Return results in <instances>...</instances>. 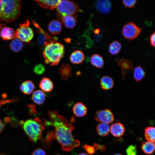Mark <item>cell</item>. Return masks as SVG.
Here are the masks:
<instances>
[{
    "label": "cell",
    "mask_w": 155,
    "mask_h": 155,
    "mask_svg": "<svg viewBox=\"0 0 155 155\" xmlns=\"http://www.w3.org/2000/svg\"><path fill=\"white\" fill-rule=\"evenodd\" d=\"M111 5V3L110 1L105 0L97 1L95 4L96 8L104 14L107 13L110 11Z\"/></svg>",
    "instance_id": "7c38bea8"
},
{
    "label": "cell",
    "mask_w": 155,
    "mask_h": 155,
    "mask_svg": "<svg viewBox=\"0 0 155 155\" xmlns=\"http://www.w3.org/2000/svg\"><path fill=\"white\" fill-rule=\"evenodd\" d=\"M32 155H46V154L45 151L43 149L38 148L33 152Z\"/></svg>",
    "instance_id": "d590c367"
},
{
    "label": "cell",
    "mask_w": 155,
    "mask_h": 155,
    "mask_svg": "<svg viewBox=\"0 0 155 155\" xmlns=\"http://www.w3.org/2000/svg\"><path fill=\"white\" fill-rule=\"evenodd\" d=\"M94 32L95 34H98L100 32V30L97 28L94 30Z\"/></svg>",
    "instance_id": "60d3db41"
},
{
    "label": "cell",
    "mask_w": 155,
    "mask_h": 155,
    "mask_svg": "<svg viewBox=\"0 0 155 155\" xmlns=\"http://www.w3.org/2000/svg\"><path fill=\"white\" fill-rule=\"evenodd\" d=\"M100 84L102 89L108 90L113 87L114 82L111 77L108 76H104L101 78Z\"/></svg>",
    "instance_id": "7402d4cb"
},
{
    "label": "cell",
    "mask_w": 155,
    "mask_h": 155,
    "mask_svg": "<svg viewBox=\"0 0 155 155\" xmlns=\"http://www.w3.org/2000/svg\"><path fill=\"white\" fill-rule=\"evenodd\" d=\"M21 8L20 0H0V21L13 22L19 16Z\"/></svg>",
    "instance_id": "7a4b0ae2"
},
{
    "label": "cell",
    "mask_w": 155,
    "mask_h": 155,
    "mask_svg": "<svg viewBox=\"0 0 155 155\" xmlns=\"http://www.w3.org/2000/svg\"><path fill=\"white\" fill-rule=\"evenodd\" d=\"M115 60L118 65L121 67V73L123 79L124 80L126 74L131 72L133 69L132 63L131 61L124 58H116Z\"/></svg>",
    "instance_id": "30bf717a"
},
{
    "label": "cell",
    "mask_w": 155,
    "mask_h": 155,
    "mask_svg": "<svg viewBox=\"0 0 155 155\" xmlns=\"http://www.w3.org/2000/svg\"><path fill=\"white\" fill-rule=\"evenodd\" d=\"M45 70L44 66L43 65L40 63L36 65L33 69L34 73L38 75H41L44 73Z\"/></svg>",
    "instance_id": "4dcf8cb0"
},
{
    "label": "cell",
    "mask_w": 155,
    "mask_h": 155,
    "mask_svg": "<svg viewBox=\"0 0 155 155\" xmlns=\"http://www.w3.org/2000/svg\"><path fill=\"white\" fill-rule=\"evenodd\" d=\"M126 152L127 155H137L136 146L133 145H129L126 150Z\"/></svg>",
    "instance_id": "1f68e13d"
},
{
    "label": "cell",
    "mask_w": 155,
    "mask_h": 155,
    "mask_svg": "<svg viewBox=\"0 0 155 155\" xmlns=\"http://www.w3.org/2000/svg\"><path fill=\"white\" fill-rule=\"evenodd\" d=\"M28 106L30 108V115L33 114L35 115L37 113L35 109V105L33 104H30Z\"/></svg>",
    "instance_id": "74e56055"
},
{
    "label": "cell",
    "mask_w": 155,
    "mask_h": 155,
    "mask_svg": "<svg viewBox=\"0 0 155 155\" xmlns=\"http://www.w3.org/2000/svg\"><path fill=\"white\" fill-rule=\"evenodd\" d=\"M60 0H36L35 1L40 7L45 9L52 10L56 8Z\"/></svg>",
    "instance_id": "5bb4252c"
},
{
    "label": "cell",
    "mask_w": 155,
    "mask_h": 155,
    "mask_svg": "<svg viewBox=\"0 0 155 155\" xmlns=\"http://www.w3.org/2000/svg\"><path fill=\"white\" fill-rule=\"evenodd\" d=\"M94 118L97 121L108 124L111 123L114 120L113 112L111 110L108 108L97 110Z\"/></svg>",
    "instance_id": "9c48e42d"
},
{
    "label": "cell",
    "mask_w": 155,
    "mask_h": 155,
    "mask_svg": "<svg viewBox=\"0 0 155 155\" xmlns=\"http://www.w3.org/2000/svg\"><path fill=\"white\" fill-rule=\"evenodd\" d=\"M113 155H123L120 154H114Z\"/></svg>",
    "instance_id": "f6af8a7d"
},
{
    "label": "cell",
    "mask_w": 155,
    "mask_h": 155,
    "mask_svg": "<svg viewBox=\"0 0 155 155\" xmlns=\"http://www.w3.org/2000/svg\"><path fill=\"white\" fill-rule=\"evenodd\" d=\"M32 22L36 28V32L38 34V43L41 47L43 48L50 43L56 42L58 40L57 38L52 37L48 34L34 20H32Z\"/></svg>",
    "instance_id": "52a82bcc"
},
{
    "label": "cell",
    "mask_w": 155,
    "mask_h": 155,
    "mask_svg": "<svg viewBox=\"0 0 155 155\" xmlns=\"http://www.w3.org/2000/svg\"><path fill=\"white\" fill-rule=\"evenodd\" d=\"M91 64L94 66L98 68H102L104 64L103 57L100 55L95 54L92 55L90 57Z\"/></svg>",
    "instance_id": "d4e9b609"
},
{
    "label": "cell",
    "mask_w": 155,
    "mask_h": 155,
    "mask_svg": "<svg viewBox=\"0 0 155 155\" xmlns=\"http://www.w3.org/2000/svg\"><path fill=\"white\" fill-rule=\"evenodd\" d=\"M5 125L0 120V133L2 131L5 127Z\"/></svg>",
    "instance_id": "ab89813d"
},
{
    "label": "cell",
    "mask_w": 155,
    "mask_h": 155,
    "mask_svg": "<svg viewBox=\"0 0 155 155\" xmlns=\"http://www.w3.org/2000/svg\"><path fill=\"white\" fill-rule=\"evenodd\" d=\"M48 29L51 34L54 35L58 34L61 31L62 25L59 21L53 20L49 23Z\"/></svg>",
    "instance_id": "e0dca14e"
},
{
    "label": "cell",
    "mask_w": 155,
    "mask_h": 155,
    "mask_svg": "<svg viewBox=\"0 0 155 155\" xmlns=\"http://www.w3.org/2000/svg\"><path fill=\"white\" fill-rule=\"evenodd\" d=\"M56 8L57 16L73 15L83 11L75 2L66 0H60Z\"/></svg>",
    "instance_id": "5b68a950"
},
{
    "label": "cell",
    "mask_w": 155,
    "mask_h": 155,
    "mask_svg": "<svg viewBox=\"0 0 155 155\" xmlns=\"http://www.w3.org/2000/svg\"><path fill=\"white\" fill-rule=\"evenodd\" d=\"M35 85L30 80H26L23 82L20 86L21 91L24 94H31L35 88Z\"/></svg>",
    "instance_id": "cb8c5ba5"
},
{
    "label": "cell",
    "mask_w": 155,
    "mask_h": 155,
    "mask_svg": "<svg viewBox=\"0 0 155 155\" xmlns=\"http://www.w3.org/2000/svg\"><path fill=\"white\" fill-rule=\"evenodd\" d=\"M23 46V44L22 42L16 38L13 39L9 44L10 49L15 52H18L20 51Z\"/></svg>",
    "instance_id": "f1b7e54d"
},
{
    "label": "cell",
    "mask_w": 155,
    "mask_h": 155,
    "mask_svg": "<svg viewBox=\"0 0 155 155\" xmlns=\"http://www.w3.org/2000/svg\"><path fill=\"white\" fill-rule=\"evenodd\" d=\"M121 48V45L119 42L114 41L109 45L108 51L109 52L113 55L117 54Z\"/></svg>",
    "instance_id": "f546056e"
},
{
    "label": "cell",
    "mask_w": 155,
    "mask_h": 155,
    "mask_svg": "<svg viewBox=\"0 0 155 155\" xmlns=\"http://www.w3.org/2000/svg\"><path fill=\"white\" fill-rule=\"evenodd\" d=\"M125 128L123 125L120 123H115L113 124L110 127V131L114 137L121 136L125 132Z\"/></svg>",
    "instance_id": "9a60e30c"
},
{
    "label": "cell",
    "mask_w": 155,
    "mask_h": 155,
    "mask_svg": "<svg viewBox=\"0 0 155 155\" xmlns=\"http://www.w3.org/2000/svg\"><path fill=\"white\" fill-rule=\"evenodd\" d=\"M74 115L78 117H82L87 114V108L86 106L81 102L75 103L73 107Z\"/></svg>",
    "instance_id": "2e32d148"
},
{
    "label": "cell",
    "mask_w": 155,
    "mask_h": 155,
    "mask_svg": "<svg viewBox=\"0 0 155 155\" xmlns=\"http://www.w3.org/2000/svg\"><path fill=\"white\" fill-rule=\"evenodd\" d=\"M146 75V72L140 65L135 67L133 71V78L136 82L141 81Z\"/></svg>",
    "instance_id": "4316f807"
},
{
    "label": "cell",
    "mask_w": 155,
    "mask_h": 155,
    "mask_svg": "<svg viewBox=\"0 0 155 155\" xmlns=\"http://www.w3.org/2000/svg\"><path fill=\"white\" fill-rule=\"evenodd\" d=\"M78 155H88L84 152H82L79 154Z\"/></svg>",
    "instance_id": "7bdbcfd3"
},
{
    "label": "cell",
    "mask_w": 155,
    "mask_h": 155,
    "mask_svg": "<svg viewBox=\"0 0 155 155\" xmlns=\"http://www.w3.org/2000/svg\"><path fill=\"white\" fill-rule=\"evenodd\" d=\"M60 155V154H58V155Z\"/></svg>",
    "instance_id": "bcb514c9"
},
{
    "label": "cell",
    "mask_w": 155,
    "mask_h": 155,
    "mask_svg": "<svg viewBox=\"0 0 155 155\" xmlns=\"http://www.w3.org/2000/svg\"><path fill=\"white\" fill-rule=\"evenodd\" d=\"M82 147L90 155H92L95 152V150L93 146L84 144L82 146Z\"/></svg>",
    "instance_id": "d6a6232c"
},
{
    "label": "cell",
    "mask_w": 155,
    "mask_h": 155,
    "mask_svg": "<svg viewBox=\"0 0 155 155\" xmlns=\"http://www.w3.org/2000/svg\"><path fill=\"white\" fill-rule=\"evenodd\" d=\"M39 86L43 91L47 92L52 91L54 87L52 81L46 77H44L41 80Z\"/></svg>",
    "instance_id": "ac0fdd59"
},
{
    "label": "cell",
    "mask_w": 155,
    "mask_h": 155,
    "mask_svg": "<svg viewBox=\"0 0 155 155\" xmlns=\"http://www.w3.org/2000/svg\"><path fill=\"white\" fill-rule=\"evenodd\" d=\"M14 101L15 100H14L13 99L8 100H1L0 101V104H1V105H3L6 103Z\"/></svg>",
    "instance_id": "f35d334b"
},
{
    "label": "cell",
    "mask_w": 155,
    "mask_h": 155,
    "mask_svg": "<svg viewBox=\"0 0 155 155\" xmlns=\"http://www.w3.org/2000/svg\"><path fill=\"white\" fill-rule=\"evenodd\" d=\"M28 20L26 22L19 24V27L16 31V37L22 42L29 43L32 39L34 33L32 29L30 27Z\"/></svg>",
    "instance_id": "8992f818"
},
{
    "label": "cell",
    "mask_w": 155,
    "mask_h": 155,
    "mask_svg": "<svg viewBox=\"0 0 155 155\" xmlns=\"http://www.w3.org/2000/svg\"><path fill=\"white\" fill-rule=\"evenodd\" d=\"M59 21L62 23L67 28H72L78 22L77 15H67L64 16H57Z\"/></svg>",
    "instance_id": "8fae6325"
},
{
    "label": "cell",
    "mask_w": 155,
    "mask_h": 155,
    "mask_svg": "<svg viewBox=\"0 0 155 155\" xmlns=\"http://www.w3.org/2000/svg\"><path fill=\"white\" fill-rule=\"evenodd\" d=\"M96 129L98 134L102 137L107 135L110 130V127L108 124L101 123L96 126Z\"/></svg>",
    "instance_id": "484cf974"
},
{
    "label": "cell",
    "mask_w": 155,
    "mask_h": 155,
    "mask_svg": "<svg viewBox=\"0 0 155 155\" xmlns=\"http://www.w3.org/2000/svg\"><path fill=\"white\" fill-rule=\"evenodd\" d=\"M155 128L153 126H148L144 129V136L147 141L154 142Z\"/></svg>",
    "instance_id": "83f0119b"
},
{
    "label": "cell",
    "mask_w": 155,
    "mask_h": 155,
    "mask_svg": "<svg viewBox=\"0 0 155 155\" xmlns=\"http://www.w3.org/2000/svg\"><path fill=\"white\" fill-rule=\"evenodd\" d=\"M41 120L38 118L34 119H29L23 124V128L29 140L36 143L40 140L44 129L40 123Z\"/></svg>",
    "instance_id": "277c9868"
},
{
    "label": "cell",
    "mask_w": 155,
    "mask_h": 155,
    "mask_svg": "<svg viewBox=\"0 0 155 155\" xmlns=\"http://www.w3.org/2000/svg\"><path fill=\"white\" fill-rule=\"evenodd\" d=\"M155 33L154 32L152 33L150 36L149 37V43L151 46L154 47L155 45Z\"/></svg>",
    "instance_id": "8d00e7d4"
},
{
    "label": "cell",
    "mask_w": 155,
    "mask_h": 155,
    "mask_svg": "<svg viewBox=\"0 0 155 155\" xmlns=\"http://www.w3.org/2000/svg\"><path fill=\"white\" fill-rule=\"evenodd\" d=\"M142 30V28L138 26L135 23L130 22L123 26L122 32L125 38L131 40L137 38Z\"/></svg>",
    "instance_id": "ba28073f"
},
{
    "label": "cell",
    "mask_w": 155,
    "mask_h": 155,
    "mask_svg": "<svg viewBox=\"0 0 155 155\" xmlns=\"http://www.w3.org/2000/svg\"><path fill=\"white\" fill-rule=\"evenodd\" d=\"M141 148L143 152L147 155L152 154L154 151V142L143 141L141 144Z\"/></svg>",
    "instance_id": "603a6c76"
},
{
    "label": "cell",
    "mask_w": 155,
    "mask_h": 155,
    "mask_svg": "<svg viewBox=\"0 0 155 155\" xmlns=\"http://www.w3.org/2000/svg\"><path fill=\"white\" fill-rule=\"evenodd\" d=\"M4 26V24H0V31L2 28Z\"/></svg>",
    "instance_id": "ee69618b"
},
{
    "label": "cell",
    "mask_w": 155,
    "mask_h": 155,
    "mask_svg": "<svg viewBox=\"0 0 155 155\" xmlns=\"http://www.w3.org/2000/svg\"><path fill=\"white\" fill-rule=\"evenodd\" d=\"M0 36L3 40H9L16 38V31L5 25L0 31Z\"/></svg>",
    "instance_id": "4fadbf2b"
},
{
    "label": "cell",
    "mask_w": 155,
    "mask_h": 155,
    "mask_svg": "<svg viewBox=\"0 0 155 155\" xmlns=\"http://www.w3.org/2000/svg\"><path fill=\"white\" fill-rule=\"evenodd\" d=\"M48 115L50 119V126L55 128L54 139L61 145L64 151L69 152L80 144L79 140L74 139L72 132L75 129L72 123L75 121L74 117H71L70 122L59 115L58 111L49 110Z\"/></svg>",
    "instance_id": "6da1fadb"
},
{
    "label": "cell",
    "mask_w": 155,
    "mask_h": 155,
    "mask_svg": "<svg viewBox=\"0 0 155 155\" xmlns=\"http://www.w3.org/2000/svg\"><path fill=\"white\" fill-rule=\"evenodd\" d=\"M137 1L136 0H124L123 1L122 3L125 7L131 8L135 6Z\"/></svg>",
    "instance_id": "836d02e7"
},
{
    "label": "cell",
    "mask_w": 155,
    "mask_h": 155,
    "mask_svg": "<svg viewBox=\"0 0 155 155\" xmlns=\"http://www.w3.org/2000/svg\"><path fill=\"white\" fill-rule=\"evenodd\" d=\"M72 68L68 64H63L59 70V74L61 78L66 80L69 79L71 75Z\"/></svg>",
    "instance_id": "d6986e66"
},
{
    "label": "cell",
    "mask_w": 155,
    "mask_h": 155,
    "mask_svg": "<svg viewBox=\"0 0 155 155\" xmlns=\"http://www.w3.org/2000/svg\"><path fill=\"white\" fill-rule=\"evenodd\" d=\"M10 119L9 117H6L4 119V121L6 123H8L10 121Z\"/></svg>",
    "instance_id": "b9f144b4"
},
{
    "label": "cell",
    "mask_w": 155,
    "mask_h": 155,
    "mask_svg": "<svg viewBox=\"0 0 155 155\" xmlns=\"http://www.w3.org/2000/svg\"><path fill=\"white\" fill-rule=\"evenodd\" d=\"M65 51L64 46L61 43L55 42L47 44L43 52L45 62L51 66L57 65L63 57Z\"/></svg>",
    "instance_id": "3957f363"
},
{
    "label": "cell",
    "mask_w": 155,
    "mask_h": 155,
    "mask_svg": "<svg viewBox=\"0 0 155 155\" xmlns=\"http://www.w3.org/2000/svg\"></svg>",
    "instance_id": "7dc6e473"
},
{
    "label": "cell",
    "mask_w": 155,
    "mask_h": 155,
    "mask_svg": "<svg viewBox=\"0 0 155 155\" xmlns=\"http://www.w3.org/2000/svg\"><path fill=\"white\" fill-rule=\"evenodd\" d=\"M93 146L95 150L96 151L100 150V152H102L105 151L106 150V146L103 144L94 142L93 143Z\"/></svg>",
    "instance_id": "e575fe53"
},
{
    "label": "cell",
    "mask_w": 155,
    "mask_h": 155,
    "mask_svg": "<svg viewBox=\"0 0 155 155\" xmlns=\"http://www.w3.org/2000/svg\"><path fill=\"white\" fill-rule=\"evenodd\" d=\"M46 96V95L43 91L38 90L34 92L32 96V99L34 103L40 105L44 103Z\"/></svg>",
    "instance_id": "44dd1931"
},
{
    "label": "cell",
    "mask_w": 155,
    "mask_h": 155,
    "mask_svg": "<svg viewBox=\"0 0 155 155\" xmlns=\"http://www.w3.org/2000/svg\"><path fill=\"white\" fill-rule=\"evenodd\" d=\"M85 58L83 53L80 50L74 51L70 57L71 62L73 64H79L82 63Z\"/></svg>",
    "instance_id": "ffe728a7"
}]
</instances>
